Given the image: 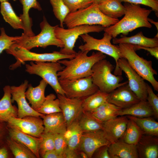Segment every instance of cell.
<instances>
[{"label":"cell","mask_w":158,"mask_h":158,"mask_svg":"<svg viewBox=\"0 0 158 158\" xmlns=\"http://www.w3.org/2000/svg\"><path fill=\"white\" fill-rule=\"evenodd\" d=\"M79 155L80 157L82 158H88V156L87 154L85 152L80 151L79 153Z\"/></svg>","instance_id":"f5cc1de1"},{"label":"cell","mask_w":158,"mask_h":158,"mask_svg":"<svg viewBox=\"0 0 158 158\" xmlns=\"http://www.w3.org/2000/svg\"><path fill=\"white\" fill-rule=\"evenodd\" d=\"M97 4L100 11L111 18L118 19L125 14L124 6L119 0H102Z\"/></svg>","instance_id":"83f0119b"},{"label":"cell","mask_w":158,"mask_h":158,"mask_svg":"<svg viewBox=\"0 0 158 158\" xmlns=\"http://www.w3.org/2000/svg\"><path fill=\"white\" fill-rule=\"evenodd\" d=\"M118 47L122 57L125 58L130 66L144 80L150 82L154 90L158 91V82L154 78L157 73L152 67V62L140 57L135 52L134 45L120 43Z\"/></svg>","instance_id":"5b68a950"},{"label":"cell","mask_w":158,"mask_h":158,"mask_svg":"<svg viewBox=\"0 0 158 158\" xmlns=\"http://www.w3.org/2000/svg\"><path fill=\"white\" fill-rule=\"evenodd\" d=\"M129 119L126 116H117L103 123V129L111 143L120 140L126 128Z\"/></svg>","instance_id":"ac0fdd59"},{"label":"cell","mask_w":158,"mask_h":158,"mask_svg":"<svg viewBox=\"0 0 158 158\" xmlns=\"http://www.w3.org/2000/svg\"><path fill=\"white\" fill-rule=\"evenodd\" d=\"M118 116L130 115L138 118L154 116L153 110L147 101H140L131 106L121 109L118 113Z\"/></svg>","instance_id":"f1b7e54d"},{"label":"cell","mask_w":158,"mask_h":158,"mask_svg":"<svg viewBox=\"0 0 158 158\" xmlns=\"http://www.w3.org/2000/svg\"><path fill=\"white\" fill-rule=\"evenodd\" d=\"M102 0H93V3H95L96 4L98 3L99 2Z\"/></svg>","instance_id":"11a10c76"},{"label":"cell","mask_w":158,"mask_h":158,"mask_svg":"<svg viewBox=\"0 0 158 158\" xmlns=\"http://www.w3.org/2000/svg\"><path fill=\"white\" fill-rule=\"evenodd\" d=\"M79 155V153L78 152L67 146L63 155V158H80Z\"/></svg>","instance_id":"c3c4849f"},{"label":"cell","mask_w":158,"mask_h":158,"mask_svg":"<svg viewBox=\"0 0 158 158\" xmlns=\"http://www.w3.org/2000/svg\"><path fill=\"white\" fill-rule=\"evenodd\" d=\"M19 1L23 6V13L19 17L24 27L23 34L28 36H35L32 30V20L29 16V11L31 8L41 11L42 8L41 5L37 0H19Z\"/></svg>","instance_id":"d4e9b609"},{"label":"cell","mask_w":158,"mask_h":158,"mask_svg":"<svg viewBox=\"0 0 158 158\" xmlns=\"http://www.w3.org/2000/svg\"><path fill=\"white\" fill-rule=\"evenodd\" d=\"M112 42L114 44L124 43L149 47H158V38L146 37L141 31L129 37L123 35L119 38H113Z\"/></svg>","instance_id":"4316f807"},{"label":"cell","mask_w":158,"mask_h":158,"mask_svg":"<svg viewBox=\"0 0 158 158\" xmlns=\"http://www.w3.org/2000/svg\"><path fill=\"white\" fill-rule=\"evenodd\" d=\"M0 55L4 50L8 49L20 37V36H10L6 33L4 28H0Z\"/></svg>","instance_id":"ab89813d"},{"label":"cell","mask_w":158,"mask_h":158,"mask_svg":"<svg viewBox=\"0 0 158 158\" xmlns=\"http://www.w3.org/2000/svg\"><path fill=\"white\" fill-rule=\"evenodd\" d=\"M108 151L111 158H138L136 145L120 140L109 145Z\"/></svg>","instance_id":"7402d4cb"},{"label":"cell","mask_w":158,"mask_h":158,"mask_svg":"<svg viewBox=\"0 0 158 158\" xmlns=\"http://www.w3.org/2000/svg\"><path fill=\"white\" fill-rule=\"evenodd\" d=\"M28 82L26 80L19 86H10L12 103L15 101L18 106V118H21L28 116L40 117L44 114L32 109L26 100L25 93L28 87Z\"/></svg>","instance_id":"4fadbf2b"},{"label":"cell","mask_w":158,"mask_h":158,"mask_svg":"<svg viewBox=\"0 0 158 158\" xmlns=\"http://www.w3.org/2000/svg\"><path fill=\"white\" fill-rule=\"evenodd\" d=\"M0 12L5 21L13 28L24 30V27L21 19L16 15L8 1L1 3Z\"/></svg>","instance_id":"f546056e"},{"label":"cell","mask_w":158,"mask_h":158,"mask_svg":"<svg viewBox=\"0 0 158 158\" xmlns=\"http://www.w3.org/2000/svg\"><path fill=\"white\" fill-rule=\"evenodd\" d=\"M41 31L36 36H28L23 33L16 42L17 45L30 50L34 48L40 47L45 48L50 45L55 46L61 48L64 45L62 41L56 36L55 30L56 27L50 25L44 16L40 24Z\"/></svg>","instance_id":"8992f818"},{"label":"cell","mask_w":158,"mask_h":158,"mask_svg":"<svg viewBox=\"0 0 158 158\" xmlns=\"http://www.w3.org/2000/svg\"><path fill=\"white\" fill-rule=\"evenodd\" d=\"M147 101L152 109L154 117L158 118V97L153 92L151 87L147 85Z\"/></svg>","instance_id":"b9f144b4"},{"label":"cell","mask_w":158,"mask_h":158,"mask_svg":"<svg viewBox=\"0 0 158 158\" xmlns=\"http://www.w3.org/2000/svg\"><path fill=\"white\" fill-rule=\"evenodd\" d=\"M121 109L107 101L94 110L87 112L98 122H104L118 116V113Z\"/></svg>","instance_id":"484cf974"},{"label":"cell","mask_w":158,"mask_h":158,"mask_svg":"<svg viewBox=\"0 0 158 158\" xmlns=\"http://www.w3.org/2000/svg\"><path fill=\"white\" fill-rule=\"evenodd\" d=\"M41 157L43 158H63L55 150L46 152Z\"/></svg>","instance_id":"681fc988"},{"label":"cell","mask_w":158,"mask_h":158,"mask_svg":"<svg viewBox=\"0 0 158 158\" xmlns=\"http://www.w3.org/2000/svg\"><path fill=\"white\" fill-rule=\"evenodd\" d=\"M31 136L40 138L44 130L43 120L40 117L28 116L23 118L12 117L6 123Z\"/></svg>","instance_id":"9a60e30c"},{"label":"cell","mask_w":158,"mask_h":158,"mask_svg":"<svg viewBox=\"0 0 158 158\" xmlns=\"http://www.w3.org/2000/svg\"><path fill=\"white\" fill-rule=\"evenodd\" d=\"M73 132V126L72 124L67 127L66 130L63 134V137L68 143L71 137Z\"/></svg>","instance_id":"816d5d0a"},{"label":"cell","mask_w":158,"mask_h":158,"mask_svg":"<svg viewBox=\"0 0 158 158\" xmlns=\"http://www.w3.org/2000/svg\"><path fill=\"white\" fill-rule=\"evenodd\" d=\"M140 100L128 84L121 85L109 93L107 101L121 109L129 107Z\"/></svg>","instance_id":"e0dca14e"},{"label":"cell","mask_w":158,"mask_h":158,"mask_svg":"<svg viewBox=\"0 0 158 158\" xmlns=\"http://www.w3.org/2000/svg\"><path fill=\"white\" fill-rule=\"evenodd\" d=\"M72 125L73 132L68 142L67 146L79 153V148L83 133L78 124V121L74 122Z\"/></svg>","instance_id":"74e56055"},{"label":"cell","mask_w":158,"mask_h":158,"mask_svg":"<svg viewBox=\"0 0 158 158\" xmlns=\"http://www.w3.org/2000/svg\"><path fill=\"white\" fill-rule=\"evenodd\" d=\"M57 95L59 106L68 127L74 122L78 121L82 114L83 99L69 98L59 94H57Z\"/></svg>","instance_id":"5bb4252c"},{"label":"cell","mask_w":158,"mask_h":158,"mask_svg":"<svg viewBox=\"0 0 158 158\" xmlns=\"http://www.w3.org/2000/svg\"><path fill=\"white\" fill-rule=\"evenodd\" d=\"M148 21L150 23H152L157 28V30H158V22H155L152 19L148 18Z\"/></svg>","instance_id":"db71d44e"},{"label":"cell","mask_w":158,"mask_h":158,"mask_svg":"<svg viewBox=\"0 0 158 158\" xmlns=\"http://www.w3.org/2000/svg\"><path fill=\"white\" fill-rule=\"evenodd\" d=\"M138 158H157L158 137L143 134L136 145Z\"/></svg>","instance_id":"ffe728a7"},{"label":"cell","mask_w":158,"mask_h":158,"mask_svg":"<svg viewBox=\"0 0 158 158\" xmlns=\"http://www.w3.org/2000/svg\"><path fill=\"white\" fill-rule=\"evenodd\" d=\"M118 65L126 74L130 89L140 101H146L147 84L130 66L125 58H119L118 60Z\"/></svg>","instance_id":"7c38bea8"},{"label":"cell","mask_w":158,"mask_h":158,"mask_svg":"<svg viewBox=\"0 0 158 158\" xmlns=\"http://www.w3.org/2000/svg\"><path fill=\"white\" fill-rule=\"evenodd\" d=\"M78 123L83 133L103 129V123L97 121L88 112L84 111L78 120Z\"/></svg>","instance_id":"e575fe53"},{"label":"cell","mask_w":158,"mask_h":158,"mask_svg":"<svg viewBox=\"0 0 158 158\" xmlns=\"http://www.w3.org/2000/svg\"><path fill=\"white\" fill-rule=\"evenodd\" d=\"M56 96L51 93L46 97L45 99L40 108L36 110L37 112L47 115L58 112H62L59 106V101L56 99Z\"/></svg>","instance_id":"d590c367"},{"label":"cell","mask_w":158,"mask_h":158,"mask_svg":"<svg viewBox=\"0 0 158 158\" xmlns=\"http://www.w3.org/2000/svg\"><path fill=\"white\" fill-rule=\"evenodd\" d=\"M114 68L108 61L102 59L96 63L92 68V82L103 92L109 93L118 87L128 83V81L121 83L123 78L121 75L112 73Z\"/></svg>","instance_id":"277c9868"},{"label":"cell","mask_w":158,"mask_h":158,"mask_svg":"<svg viewBox=\"0 0 158 158\" xmlns=\"http://www.w3.org/2000/svg\"><path fill=\"white\" fill-rule=\"evenodd\" d=\"M64 68V66L57 61H31L30 64H26L25 71L30 74L40 76L50 85L57 94L64 96L65 93L60 85L57 75L58 72Z\"/></svg>","instance_id":"9c48e42d"},{"label":"cell","mask_w":158,"mask_h":158,"mask_svg":"<svg viewBox=\"0 0 158 158\" xmlns=\"http://www.w3.org/2000/svg\"><path fill=\"white\" fill-rule=\"evenodd\" d=\"M48 84L43 79L35 87H33L31 84H28V89L25 93V97L31 107L36 111L40 107L45 99V91Z\"/></svg>","instance_id":"cb8c5ba5"},{"label":"cell","mask_w":158,"mask_h":158,"mask_svg":"<svg viewBox=\"0 0 158 158\" xmlns=\"http://www.w3.org/2000/svg\"><path fill=\"white\" fill-rule=\"evenodd\" d=\"M9 137L21 143L30 149L36 156L40 158L39 147L42 140L39 138L33 136L22 131L16 127L7 123Z\"/></svg>","instance_id":"d6986e66"},{"label":"cell","mask_w":158,"mask_h":158,"mask_svg":"<svg viewBox=\"0 0 158 158\" xmlns=\"http://www.w3.org/2000/svg\"><path fill=\"white\" fill-rule=\"evenodd\" d=\"M85 44L80 45L79 49L82 51L96 50L113 57L115 60L116 66L114 75H121L122 71L118 67V61L122 57L118 46L112 44L111 42L112 38L111 35L105 32L103 37L100 39L95 38L88 34L80 36Z\"/></svg>","instance_id":"ba28073f"},{"label":"cell","mask_w":158,"mask_h":158,"mask_svg":"<svg viewBox=\"0 0 158 158\" xmlns=\"http://www.w3.org/2000/svg\"><path fill=\"white\" fill-rule=\"evenodd\" d=\"M134 49L135 51L140 49L146 50L157 59H158V47H149L134 45Z\"/></svg>","instance_id":"7dc6e473"},{"label":"cell","mask_w":158,"mask_h":158,"mask_svg":"<svg viewBox=\"0 0 158 158\" xmlns=\"http://www.w3.org/2000/svg\"><path fill=\"white\" fill-rule=\"evenodd\" d=\"M52 6L53 11L56 17L60 21V26L63 28L64 20L69 10L63 0H49Z\"/></svg>","instance_id":"8d00e7d4"},{"label":"cell","mask_w":158,"mask_h":158,"mask_svg":"<svg viewBox=\"0 0 158 158\" xmlns=\"http://www.w3.org/2000/svg\"><path fill=\"white\" fill-rule=\"evenodd\" d=\"M6 143L15 158H36L35 154L21 143L8 137Z\"/></svg>","instance_id":"836d02e7"},{"label":"cell","mask_w":158,"mask_h":158,"mask_svg":"<svg viewBox=\"0 0 158 158\" xmlns=\"http://www.w3.org/2000/svg\"><path fill=\"white\" fill-rule=\"evenodd\" d=\"M128 119L125 132L120 140L128 143L136 145L144 133L134 121Z\"/></svg>","instance_id":"d6a6232c"},{"label":"cell","mask_w":158,"mask_h":158,"mask_svg":"<svg viewBox=\"0 0 158 158\" xmlns=\"http://www.w3.org/2000/svg\"><path fill=\"white\" fill-rule=\"evenodd\" d=\"M111 143L102 130L83 133L79 150L85 152L88 158H91L98 148L103 145L109 146Z\"/></svg>","instance_id":"2e32d148"},{"label":"cell","mask_w":158,"mask_h":158,"mask_svg":"<svg viewBox=\"0 0 158 158\" xmlns=\"http://www.w3.org/2000/svg\"><path fill=\"white\" fill-rule=\"evenodd\" d=\"M8 0H0V2L1 3L2 2L5 1H8Z\"/></svg>","instance_id":"9f6ffc18"},{"label":"cell","mask_w":158,"mask_h":158,"mask_svg":"<svg viewBox=\"0 0 158 158\" xmlns=\"http://www.w3.org/2000/svg\"><path fill=\"white\" fill-rule=\"evenodd\" d=\"M109 93L98 90L83 99L82 107L84 111L91 112L107 101Z\"/></svg>","instance_id":"1f68e13d"},{"label":"cell","mask_w":158,"mask_h":158,"mask_svg":"<svg viewBox=\"0 0 158 158\" xmlns=\"http://www.w3.org/2000/svg\"><path fill=\"white\" fill-rule=\"evenodd\" d=\"M66 97L84 99L99 89L92 82L91 75L73 80H59Z\"/></svg>","instance_id":"8fae6325"},{"label":"cell","mask_w":158,"mask_h":158,"mask_svg":"<svg viewBox=\"0 0 158 158\" xmlns=\"http://www.w3.org/2000/svg\"><path fill=\"white\" fill-rule=\"evenodd\" d=\"M8 146L6 143L0 147V158H8L9 157Z\"/></svg>","instance_id":"f907efd6"},{"label":"cell","mask_w":158,"mask_h":158,"mask_svg":"<svg viewBox=\"0 0 158 158\" xmlns=\"http://www.w3.org/2000/svg\"><path fill=\"white\" fill-rule=\"evenodd\" d=\"M6 51L7 53L14 56L16 60L15 63L10 65L9 68L11 70H14L20 66L26 61L57 62L63 59H72L76 55L64 54L58 51H54L51 53H37L30 51L15 44H12Z\"/></svg>","instance_id":"52a82bcc"},{"label":"cell","mask_w":158,"mask_h":158,"mask_svg":"<svg viewBox=\"0 0 158 158\" xmlns=\"http://www.w3.org/2000/svg\"><path fill=\"white\" fill-rule=\"evenodd\" d=\"M6 122H0V147L6 143L8 134Z\"/></svg>","instance_id":"bcb514c9"},{"label":"cell","mask_w":158,"mask_h":158,"mask_svg":"<svg viewBox=\"0 0 158 158\" xmlns=\"http://www.w3.org/2000/svg\"><path fill=\"white\" fill-rule=\"evenodd\" d=\"M4 92L0 100V122L7 123L12 117H17L18 109L12 104L10 86L6 85L3 88Z\"/></svg>","instance_id":"603a6c76"},{"label":"cell","mask_w":158,"mask_h":158,"mask_svg":"<svg viewBox=\"0 0 158 158\" xmlns=\"http://www.w3.org/2000/svg\"></svg>","instance_id":"6f0895ef"},{"label":"cell","mask_w":158,"mask_h":158,"mask_svg":"<svg viewBox=\"0 0 158 158\" xmlns=\"http://www.w3.org/2000/svg\"><path fill=\"white\" fill-rule=\"evenodd\" d=\"M70 13L86 8L93 3V0H63Z\"/></svg>","instance_id":"60d3db41"},{"label":"cell","mask_w":158,"mask_h":158,"mask_svg":"<svg viewBox=\"0 0 158 158\" xmlns=\"http://www.w3.org/2000/svg\"><path fill=\"white\" fill-rule=\"evenodd\" d=\"M118 19L108 17L99 10L97 4L93 3L88 7L70 13L65 18L63 23L68 28L83 25H100L104 28L113 25Z\"/></svg>","instance_id":"3957f363"},{"label":"cell","mask_w":158,"mask_h":158,"mask_svg":"<svg viewBox=\"0 0 158 158\" xmlns=\"http://www.w3.org/2000/svg\"><path fill=\"white\" fill-rule=\"evenodd\" d=\"M104 28L100 25H83L66 29L59 27V25H56L55 30L56 36L62 41L64 45L59 52L66 55L76 54L77 52L73 48L79 36L90 32H99L104 30Z\"/></svg>","instance_id":"30bf717a"},{"label":"cell","mask_w":158,"mask_h":158,"mask_svg":"<svg viewBox=\"0 0 158 158\" xmlns=\"http://www.w3.org/2000/svg\"><path fill=\"white\" fill-rule=\"evenodd\" d=\"M54 150L63 158L65 150L67 147V142L64 138L63 134L54 133Z\"/></svg>","instance_id":"7bdbcfd3"},{"label":"cell","mask_w":158,"mask_h":158,"mask_svg":"<svg viewBox=\"0 0 158 158\" xmlns=\"http://www.w3.org/2000/svg\"><path fill=\"white\" fill-rule=\"evenodd\" d=\"M108 146L103 145L98 148L94 152L92 158H111L108 151Z\"/></svg>","instance_id":"f6af8a7d"},{"label":"cell","mask_w":158,"mask_h":158,"mask_svg":"<svg viewBox=\"0 0 158 158\" xmlns=\"http://www.w3.org/2000/svg\"><path fill=\"white\" fill-rule=\"evenodd\" d=\"M89 52L80 50L72 59L58 61L64 66L62 70L57 73L59 80H73L91 76L92 68L94 65L100 60L105 59L106 56L99 51L93 52L88 56L87 54Z\"/></svg>","instance_id":"6da1fadb"},{"label":"cell","mask_w":158,"mask_h":158,"mask_svg":"<svg viewBox=\"0 0 158 158\" xmlns=\"http://www.w3.org/2000/svg\"><path fill=\"white\" fill-rule=\"evenodd\" d=\"M40 137L42 140L39 145V153L41 157L46 152L54 150V134L43 132Z\"/></svg>","instance_id":"f35d334b"},{"label":"cell","mask_w":158,"mask_h":158,"mask_svg":"<svg viewBox=\"0 0 158 158\" xmlns=\"http://www.w3.org/2000/svg\"><path fill=\"white\" fill-rule=\"evenodd\" d=\"M43 119L44 132L63 134L66 130L67 125L62 112L44 115Z\"/></svg>","instance_id":"44dd1931"},{"label":"cell","mask_w":158,"mask_h":158,"mask_svg":"<svg viewBox=\"0 0 158 158\" xmlns=\"http://www.w3.org/2000/svg\"><path fill=\"white\" fill-rule=\"evenodd\" d=\"M127 118L134 121L139 127L144 134L158 136V122L152 116L138 118L126 115Z\"/></svg>","instance_id":"4dcf8cb0"},{"label":"cell","mask_w":158,"mask_h":158,"mask_svg":"<svg viewBox=\"0 0 158 158\" xmlns=\"http://www.w3.org/2000/svg\"><path fill=\"white\" fill-rule=\"evenodd\" d=\"M121 2L135 4H142L151 8L158 17V0H119Z\"/></svg>","instance_id":"ee69618b"},{"label":"cell","mask_w":158,"mask_h":158,"mask_svg":"<svg viewBox=\"0 0 158 158\" xmlns=\"http://www.w3.org/2000/svg\"><path fill=\"white\" fill-rule=\"evenodd\" d=\"M123 5L125 8L123 17L115 24L104 28L105 32L113 38L120 34L126 36L138 28L152 27L148 19L152 10L142 8L139 4L124 3Z\"/></svg>","instance_id":"7a4b0ae2"}]
</instances>
